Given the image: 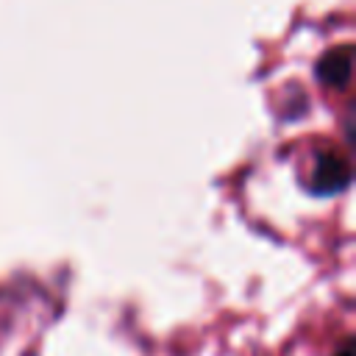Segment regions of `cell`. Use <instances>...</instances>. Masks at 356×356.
Listing matches in <instances>:
<instances>
[{"instance_id": "obj_2", "label": "cell", "mask_w": 356, "mask_h": 356, "mask_svg": "<svg viewBox=\"0 0 356 356\" xmlns=\"http://www.w3.org/2000/svg\"><path fill=\"white\" fill-rule=\"evenodd\" d=\"M350 58H353L350 47H334V50H328L320 58V64H317L320 81L325 86H334V89L348 86V81H350Z\"/></svg>"}, {"instance_id": "obj_1", "label": "cell", "mask_w": 356, "mask_h": 356, "mask_svg": "<svg viewBox=\"0 0 356 356\" xmlns=\"http://www.w3.org/2000/svg\"><path fill=\"white\" fill-rule=\"evenodd\" d=\"M350 178V167L345 161V156L339 153H323L314 164V175H312V184L317 192L323 195H331V192H339Z\"/></svg>"}, {"instance_id": "obj_3", "label": "cell", "mask_w": 356, "mask_h": 356, "mask_svg": "<svg viewBox=\"0 0 356 356\" xmlns=\"http://www.w3.org/2000/svg\"><path fill=\"white\" fill-rule=\"evenodd\" d=\"M334 356H353V348H350V345H345V348H342L339 353H334Z\"/></svg>"}]
</instances>
